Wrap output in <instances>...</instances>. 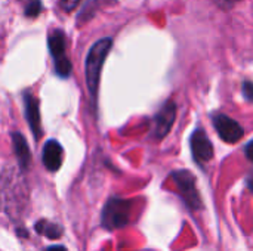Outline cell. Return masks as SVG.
<instances>
[{
    "label": "cell",
    "instance_id": "cell-13",
    "mask_svg": "<svg viewBox=\"0 0 253 251\" xmlns=\"http://www.w3.org/2000/svg\"><path fill=\"white\" fill-rule=\"evenodd\" d=\"M42 10V3L40 0H31L27 6H25V15L30 18H36Z\"/></svg>",
    "mask_w": 253,
    "mask_h": 251
},
{
    "label": "cell",
    "instance_id": "cell-2",
    "mask_svg": "<svg viewBox=\"0 0 253 251\" xmlns=\"http://www.w3.org/2000/svg\"><path fill=\"white\" fill-rule=\"evenodd\" d=\"M130 201L122 198H111L102 212V225L107 229H120L127 225L130 215Z\"/></svg>",
    "mask_w": 253,
    "mask_h": 251
},
{
    "label": "cell",
    "instance_id": "cell-12",
    "mask_svg": "<svg viewBox=\"0 0 253 251\" xmlns=\"http://www.w3.org/2000/svg\"><path fill=\"white\" fill-rule=\"evenodd\" d=\"M55 72L59 77H68L71 74V62L65 55L55 59Z\"/></svg>",
    "mask_w": 253,
    "mask_h": 251
},
{
    "label": "cell",
    "instance_id": "cell-7",
    "mask_svg": "<svg viewBox=\"0 0 253 251\" xmlns=\"http://www.w3.org/2000/svg\"><path fill=\"white\" fill-rule=\"evenodd\" d=\"M24 107H25V117L28 126L36 139L42 136L40 132V111H39V101L28 92L24 93Z\"/></svg>",
    "mask_w": 253,
    "mask_h": 251
},
{
    "label": "cell",
    "instance_id": "cell-14",
    "mask_svg": "<svg viewBox=\"0 0 253 251\" xmlns=\"http://www.w3.org/2000/svg\"><path fill=\"white\" fill-rule=\"evenodd\" d=\"M79 1H80V0H62V1H61V6H62L67 12H70V10L76 9V6L79 4Z\"/></svg>",
    "mask_w": 253,
    "mask_h": 251
},
{
    "label": "cell",
    "instance_id": "cell-4",
    "mask_svg": "<svg viewBox=\"0 0 253 251\" xmlns=\"http://www.w3.org/2000/svg\"><path fill=\"white\" fill-rule=\"evenodd\" d=\"M213 127L216 129L221 139L227 143H236L243 138V127L231 117L225 114H215L213 115Z\"/></svg>",
    "mask_w": 253,
    "mask_h": 251
},
{
    "label": "cell",
    "instance_id": "cell-9",
    "mask_svg": "<svg viewBox=\"0 0 253 251\" xmlns=\"http://www.w3.org/2000/svg\"><path fill=\"white\" fill-rule=\"evenodd\" d=\"M12 143H13V151H15L16 160H18L21 169L25 170L31 161V154H30V148L27 145V141L21 133L15 132V133H12Z\"/></svg>",
    "mask_w": 253,
    "mask_h": 251
},
{
    "label": "cell",
    "instance_id": "cell-15",
    "mask_svg": "<svg viewBox=\"0 0 253 251\" xmlns=\"http://www.w3.org/2000/svg\"><path fill=\"white\" fill-rule=\"evenodd\" d=\"M243 93H245V96H246V99H248V101H252L253 84L251 83V81H246V83L243 84Z\"/></svg>",
    "mask_w": 253,
    "mask_h": 251
},
{
    "label": "cell",
    "instance_id": "cell-1",
    "mask_svg": "<svg viewBox=\"0 0 253 251\" xmlns=\"http://www.w3.org/2000/svg\"><path fill=\"white\" fill-rule=\"evenodd\" d=\"M113 46V38L105 37L98 40L96 43L92 44V47L87 52L86 56V65H84V72H86V86L87 90L90 92L92 101H96L98 95V87H99V78H101V71L104 67V62L107 59V55L110 53Z\"/></svg>",
    "mask_w": 253,
    "mask_h": 251
},
{
    "label": "cell",
    "instance_id": "cell-8",
    "mask_svg": "<svg viewBox=\"0 0 253 251\" xmlns=\"http://www.w3.org/2000/svg\"><path fill=\"white\" fill-rule=\"evenodd\" d=\"M43 164L49 172H56L62 164V146L56 141H47L43 146Z\"/></svg>",
    "mask_w": 253,
    "mask_h": 251
},
{
    "label": "cell",
    "instance_id": "cell-16",
    "mask_svg": "<svg viewBox=\"0 0 253 251\" xmlns=\"http://www.w3.org/2000/svg\"><path fill=\"white\" fill-rule=\"evenodd\" d=\"M251 148H252V142H248V145H246V155H248V158H249V160L252 158V154H251Z\"/></svg>",
    "mask_w": 253,
    "mask_h": 251
},
{
    "label": "cell",
    "instance_id": "cell-6",
    "mask_svg": "<svg viewBox=\"0 0 253 251\" xmlns=\"http://www.w3.org/2000/svg\"><path fill=\"white\" fill-rule=\"evenodd\" d=\"M190 145H191L193 157H194V160L200 166H203L205 163L212 160V157H213V146H212L211 139L208 138V135L202 129H197L191 135Z\"/></svg>",
    "mask_w": 253,
    "mask_h": 251
},
{
    "label": "cell",
    "instance_id": "cell-10",
    "mask_svg": "<svg viewBox=\"0 0 253 251\" xmlns=\"http://www.w3.org/2000/svg\"><path fill=\"white\" fill-rule=\"evenodd\" d=\"M47 47L53 59L65 55V34L61 30H53L47 38Z\"/></svg>",
    "mask_w": 253,
    "mask_h": 251
},
{
    "label": "cell",
    "instance_id": "cell-3",
    "mask_svg": "<svg viewBox=\"0 0 253 251\" xmlns=\"http://www.w3.org/2000/svg\"><path fill=\"white\" fill-rule=\"evenodd\" d=\"M172 179L175 180L176 188L181 192L185 204L190 209H194V210L200 209L202 201H200V197H199V192H197V188H196L194 176L187 170H179V172L172 173Z\"/></svg>",
    "mask_w": 253,
    "mask_h": 251
},
{
    "label": "cell",
    "instance_id": "cell-5",
    "mask_svg": "<svg viewBox=\"0 0 253 251\" xmlns=\"http://www.w3.org/2000/svg\"><path fill=\"white\" fill-rule=\"evenodd\" d=\"M176 118V105L173 101H168L154 117L153 135L157 141H162L170 132Z\"/></svg>",
    "mask_w": 253,
    "mask_h": 251
},
{
    "label": "cell",
    "instance_id": "cell-18",
    "mask_svg": "<svg viewBox=\"0 0 253 251\" xmlns=\"http://www.w3.org/2000/svg\"><path fill=\"white\" fill-rule=\"evenodd\" d=\"M228 1H239V0H228Z\"/></svg>",
    "mask_w": 253,
    "mask_h": 251
},
{
    "label": "cell",
    "instance_id": "cell-17",
    "mask_svg": "<svg viewBox=\"0 0 253 251\" xmlns=\"http://www.w3.org/2000/svg\"><path fill=\"white\" fill-rule=\"evenodd\" d=\"M46 251H67L64 247H49Z\"/></svg>",
    "mask_w": 253,
    "mask_h": 251
},
{
    "label": "cell",
    "instance_id": "cell-11",
    "mask_svg": "<svg viewBox=\"0 0 253 251\" xmlns=\"http://www.w3.org/2000/svg\"><path fill=\"white\" fill-rule=\"evenodd\" d=\"M36 229L39 231V234H43V235H46L47 238H52V240H56V238L61 237V228L58 225H55V223L40 220L36 225Z\"/></svg>",
    "mask_w": 253,
    "mask_h": 251
}]
</instances>
